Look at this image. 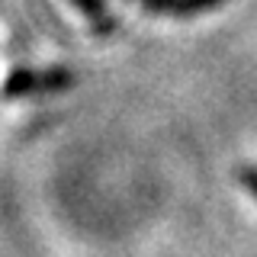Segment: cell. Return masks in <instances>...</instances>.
<instances>
[{"instance_id":"6da1fadb","label":"cell","mask_w":257,"mask_h":257,"mask_svg":"<svg viewBox=\"0 0 257 257\" xmlns=\"http://www.w3.org/2000/svg\"><path fill=\"white\" fill-rule=\"evenodd\" d=\"M77 84L74 71L64 64L52 68H16L7 74L0 87V100L4 103H20V100H36V96H58Z\"/></svg>"},{"instance_id":"3957f363","label":"cell","mask_w":257,"mask_h":257,"mask_svg":"<svg viewBox=\"0 0 257 257\" xmlns=\"http://www.w3.org/2000/svg\"><path fill=\"white\" fill-rule=\"evenodd\" d=\"M74 10L87 20V29L93 32L96 39H112L119 32V16L109 10V4L106 0H68Z\"/></svg>"},{"instance_id":"7a4b0ae2","label":"cell","mask_w":257,"mask_h":257,"mask_svg":"<svg viewBox=\"0 0 257 257\" xmlns=\"http://www.w3.org/2000/svg\"><path fill=\"white\" fill-rule=\"evenodd\" d=\"M125 4L139 7L148 16H161V20H196V16L222 10L228 0H125Z\"/></svg>"},{"instance_id":"277c9868","label":"cell","mask_w":257,"mask_h":257,"mask_svg":"<svg viewBox=\"0 0 257 257\" xmlns=\"http://www.w3.org/2000/svg\"><path fill=\"white\" fill-rule=\"evenodd\" d=\"M235 180H238V187L244 190L247 196L257 199V164H241L235 171Z\"/></svg>"}]
</instances>
